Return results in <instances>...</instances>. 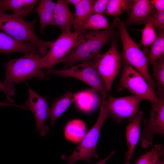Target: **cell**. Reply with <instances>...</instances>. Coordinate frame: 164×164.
<instances>
[{
	"instance_id": "1",
	"label": "cell",
	"mask_w": 164,
	"mask_h": 164,
	"mask_svg": "<svg viewBox=\"0 0 164 164\" xmlns=\"http://www.w3.org/2000/svg\"><path fill=\"white\" fill-rule=\"evenodd\" d=\"M120 21L116 18L104 30H86L79 33L75 50L63 62L66 69L79 62L93 60L103 46L115 36V28Z\"/></svg>"
},
{
	"instance_id": "2",
	"label": "cell",
	"mask_w": 164,
	"mask_h": 164,
	"mask_svg": "<svg viewBox=\"0 0 164 164\" xmlns=\"http://www.w3.org/2000/svg\"><path fill=\"white\" fill-rule=\"evenodd\" d=\"M37 21L30 22L14 14H7L0 11V30L18 41L29 43L36 46L40 54L47 52L53 41L40 39L34 32V26Z\"/></svg>"
},
{
	"instance_id": "3",
	"label": "cell",
	"mask_w": 164,
	"mask_h": 164,
	"mask_svg": "<svg viewBox=\"0 0 164 164\" xmlns=\"http://www.w3.org/2000/svg\"><path fill=\"white\" fill-rule=\"evenodd\" d=\"M42 56L37 54L25 55L5 63L4 65L5 71L4 83L10 86L32 77L43 79L45 74L41 70L43 68Z\"/></svg>"
},
{
	"instance_id": "4",
	"label": "cell",
	"mask_w": 164,
	"mask_h": 164,
	"mask_svg": "<svg viewBox=\"0 0 164 164\" xmlns=\"http://www.w3.org/2000/svg\"><path fill=\"white\" fill-rule=\"evenodd\" d=\"M108 117L107 110L102 101L99 115L94 125L87 132L72 153L69 156L62 155V159L67 161L68 164H75L80 160L90 163L91 157L97 158L96 146L100 131L104 122Z\"/></svg>"
},
{
	"instance_id": "5",
	"label": "cell",
	"mask_w": 164,
	"mask_h": 164,
	"mask_svg": "<svg viewBox=\"0 0 164 164\" xmlns=\"http://www.w3.org/2000/svg\"><path fill=\"white\" fill-rule=\"evenodd\" d=\"M117 27L122 40L123 52L121 57L123 63L140 73L154 89L155 82L149 70L147 57L129 35L123 22L120 21Z\"/></svg>"
},
{
	"instance_id": "6",
	"label": "cell",
	"mask_w": 164,
	"mask_h": 164,
	"mask_svg": "<svg viewBox=\"0 0 164 164\" xmlns=\"http://www.w3.org/2000/svg\"><path fill=\"white\" fill-rule=\"evenodd\" d=\"M43 72L44 74L51 73L61 77H72L80 80L100 92L102 100H105L108 96V91L94 67L92 60L81 62L77 65L63 70L50 69Z\"/></svg>"
},
{
	"instance_id": "7",
	"label": "cell",
	"mask_w": 164,
	"mask_h": 164,
	"mask_svg": "<svg viewBox=\"0 0 164 164\" xmlns=\"http://www.w3.org/2000/svg\"><path fill=\"white\" fill-rule=\"evenodd\" d=\"M118 48L116 40L113 39L109 50L104 54L99 53L92 60L108 91L111 90L113 83L121 69V57Z\"/></svg>"
},
{
	"instance_id": "8",
	"label": "cell",
	"mask_w": 164,
	"mask_h": 164,
	"mask_svg": "<svg viewBox=\"0 0 164 164\" xmlns=\"http://www.w3.org/2000/svg\"><path fill=\"white\" fill-rule=\"evenodd\" d=\"M79 33L62 32L52 43L47 53L41 57L43 68L51 69L57 64L64 62L75 50Z\"/></svg>"
},
{
	"instance_id": "9",
	"label": "cell",
	"mask_w": 164,
	"mask_h": 164,
	"mask_svg": "<svg viewBox=\"0 0 164 164\" xmlns=\"http://www.w3.org/2000/svg\"><path fill=\"white\" fill-rule=\"evenodd\" d=\"M124 63L118 89L125 88L141 98L146 100L152 103L158 100L154 89L149 84L142 76L128 64Z\"/></svg>"
},
{
	"instance_id": "10",
	"label": "cell",
	"mask_w": 164,
	"mask_h": 164,
	"mask_svg": "<svg viewBox=\"0 0 164 164\" xmlns=\"http://www.w3.org/2000/svg\"><path fill=\"white\" fill-rule=\"evenodd\" d=\"M158 100L152 103L149 119H144L142 132L140 135L141 145L144 149L152 146L154 135H164V92H158Z\"/></svg>"
},
{
	"instance_id": "11",
	"label": "cell",
	"mask_w": 164,
	"mask_h": 164,
	"mask_svg": "<svg viewBox=\"0 0 164 164\" xmlns=\"http://www.w3.org/2000/svg\"><path fill=\"white\" fill-rule=\"evenodd\" d=\"M142 100L141 98L132 95L119 97H110L102 101L109 117L119 123L124 118L129 119L138 114Z\"/></svg>"
},
{
	"instance_id": "12",
	"label": "cell",
	"mask_w": 164,
	"mask_h": 164,
	"mask_svg": "<svg viewBox=\"0 0 164 164\" xmlns=\"http://www.w3.org/2000/svg\"><path fill=\"white\" fill-rule=\"evenodd\" d=\"M29 94L24 105L28 110L32 111L34 115L36 124V131L42 136H45L49 131V127L46 123L50 115L48 99L39 95L31 88L29 90Z\"/></svg>"
},
{
	"instance_id": "13",
	"label": "cell",
	"mask_w": 164,
	"mask_h": 164,
	"mask_svg": "<svg viewBox=\"0 0 164 164\" xmlns=\"http://www.w3.org/2000/svg\"><path fill=\"white\" fill-rule=\"evenodd\" d=\"M19 52L24 55H40L38 49L31 43L18 41L0 31V53H9Z\"/></svg>"
},
{
	"instance_id": "14",
	"label": "cell",
	"mask_w": 164,
	"mask_h": 164,
	"mask_svg": "<svg viewBox=\"0 0 164 164\" xmlns=\"http://www.w3.org/2000/svg\"><path fill=\"white\" fill-rule=\"evenodd\" d=\"M74 18L65 0H58L56 3L51 25L60 28L62 32H71Z\"/></svg>"
},
{
	"instance_id": "15",
	"label": "cell",
	"mask_w": 164,
	"mask_h": 164,
	"mask_svg": "<svg viewBox=\"0 0 164 164\" xmlns=\"http://www.w3.org/2000/svg\"><path fill=\"white\" fill-rule=\"evenodd\" d=\"M143 113L139 111L135 116L128 119L129 123L126 128V137L128 150L126 153L127 161H129L133 155L135 147L140 137L141 122Z\"/></svg>"
},
{
	"instance_id": "16",
	"label": "cell",
	"mask_w": 164,
	"mask_h": 164,
	"mask_svg": "<svg viewBox=\"0 0 164 164\" xmlns=\"http://www.w3.org/2000/svg\"><path fill=\"white\" fill-rule=\"evenodd\" d=\"M132 3L126 21L128 24L144 23L147 18L156 12L150 0H135Z\"/></svg>"
},
{
	"instance_id": "17",
	"label": "cell",
	"mask_w": 164,
	"mask_h": 164,
	"mask_svg": "<svg viewBox=\"0 0 164 164\" xmlns=\"http://www.w3.org/2000/svg\"><path fill=\"white\" fill-rule=\"evenodd\" d=\"M37 0H2L0 1V11H9L24 19L31 12Z\"/></svg>"
},
{
	"instance_id": "18",
	"label": "cell",
	"mask_w": 164,
	"mask_h": 164,
	"mask_svg": "<svg viewBox=\"0 0 164 164\" xmlns=\"http://www.w3.org/2000/svg\"><path fill=\"white\" fill-rule=\"evenodd\" d=\"M97 92L92 88L77 93V98L75 102L77 108L86 112L94 111L102 101Z\"/></svg>"
},
{
	"instance_id": "19",
	"label": "cell",
	"mask_w": 164,
	"mask_h": 164,
	"mask_svg": "<svg viewBox=\"0 0 164 164\" xmlns=\"http://www.w3.org/2000/svg\"><path fill=\"white\" fill-rule=\"evenodd\" d=\"M77 93L67 92L56 100L50 108V125L53 126L56 120L67 109L69 106L77 99Z\"/></svg>"
},
{
	"instance_id": "20",
	"label": "cell",
	"mask_w": 164,
	"mask_h": 164,
	"mask_svg": "<svg viewBox=\"0 0 164 164\" xmlns=\"http://www.w3.org/2000/svg\"><path fill=\"white\" fill-rule=\"evenodd\" d=\"M39 1L36 9V12L39 16L40 32L42 33L47 26L51 25L56 3L51 0Z\"/></svg>"
},
{
	"instance_id": "21",
	"label": "cell",
	"mask_w": 164,
	"mask_h": 164,
	"mask_svg": "<svg viewBox=\"0 0 164 164\" xmlns=\"http://www.w3.org/2000/svg\"><path fill=\"white\" fill-rule=\"evenodd\" d=\"M87 132L85 123L82 120L75 119L69 121L64 131L65 138L73 142H80Z\"/></svg>"
},
{
	"instance_id": "22",
	"label": "cell",
	"mask_w": 164,
	"mask_h": 164,
	"mask_svg": "<svg viewBox=\"0 0 164 164\" xmlns=\"http://www.w3.org/2000/svg\"><path fill=\"white\" fill-rule=\"evenodd\" d=\"M94 0H81L75 6L74 15V22L73 28L74 32L78 33L81 31L82 24L93 12V5Z\"/></svg>"
},
{
	"instance_id": "23",
	"label": "cell",
	"mask_w": 164,
	"mask_h": 164,
	"mask_svg": "<svg viewBox=\"0 0 164 164\" xmlns=\"http://www.w3.org/2000/svg\"><path fill=\"white\" fill-rule=\"evenodd\" d=\"M110 25L107 19L104 15L92 14L83 23L80 32L87 30H98L105 29Z\"/></svg>"
},
{
	"instance_id": "24",
	"label": "cell",
	"mask_w": 164,
	"mask_h": 164,
	"mask_svg": "<svg viewBox=\"0 0 164 164\" xmlns=\"http://www.w3.org/2000/svg\"><path fill=\"white\" fill-rule=\"evenodd\" d=\"M164 54V31L158 32L156 38L152 44L147 57L148 64L152 65Z\"/></svg>"
},
{
	"instance_id": "25",
	"label": "cell",
	"mask_w": 164,
	"mask_h": 164,
	"mask_svg": "<svg viewBox=\"0 0 164 164\" xmlns=\"http://www.w3.org/2000/svg\"><path fill=\"white\" fill-rule=\"evenodd\" d=\"M164 155L163 146L157 144L152 147L151 150L139 157L135 164H157L159 158Z\"/></svg>"
},
{
	"instance_id": "26",
	"label": "cell",
	"mask_w": 164,
	"mask_h": 164,
	"mask_svg": "<svg viewBox=\"0 0 164 164\" xmlns=\"http://www.w3.org/2000/svg\"><path fill=\"white\" fill-rule=\"evenodd\" d=\"M132 2L128 0H109L104 12L106 15L115 16L126 11L129 13Z\"/></svg>"
},
{
	"instance_id": "27",
	"label": "cell",
	"mask_w": 164,
	"mask_h": 164,
	"mask_svg": "<svg viewBox=\"0 0 164 164\" xmlns=\"http://www.w3.org/2000/svg\"><path fill=\"white\" fill-rule=\"evenodd\" d=\"M144 24L145 27L141 31L142 33V43L144 46L143 52L145 54L149 53L148 47L155 41L157 34L149 20H146Z\"/></svg>"
},
{
	"instance_id": "28",
	"label": "cell",
	"mask_w": 164,
	"mask_h": 164,
	"mask_svg": "<svg viewBox=\"0 0 164 164\" xmlns=\"http://www.w3.org/2000/svg\"><path fill=\"white\" fill-rule=\"evenodd\" d=\"M153 75L156 80L159 91L164 92V57H161L152 64Z\"/></svg>"
},
{
	"instance_id": "29",
	"label": "cell",
	"mask_w": 164,
	"mask_h": 164,
	"mask_svg": "<svg viewBox=\"0 0 164 164\" xmlns=\"http://www.w3.org/2000/svg\"><path fill=\"white\" fill-rule=\"evenodd\" d=\"M149 20L154 29L158 32L164 31V11L156 12L149 16Z\"/></svg>"
},
{
	"instance_id": "30",
	"label": "cell",
	"mask_w": 164,
	"mask_h": 164,
	"mask_svg": "<svg viewBox=\"0 0 164 164\" xmlns=\"http://www.w3.org/2000/svg\"><path fill=\"white\" fill-rule=\"evenodd\" d=\"M108 0L94 1L93 5V12L94 14L103 15L109 3Z\"/></svg>"
},
{
	"instance_id": "31",
	"label": "cell",
	"mask_w": 164,
	"mask_h": 164,
	"mask_svg": "<svg viewBox=\"0 0 164 164\" xmlns=\"http://www.w3.org/2000/svg\"><path fill=\"white\" fill-rule=\"evenodd\" d=\"M0 89L4 92L8 102L12 103L14 102L12 97L15 93V89L13 85L7 86L0 80Z\"/></svg>"
},
{
	"instance_id": "32",
	"label": "cell",
	"mask_w": 164,
	"mask_h": 164,
	"mask_svg": "<svg viewBox=\"0 0 164 164\" xmlns=\"http://www.w3.org/2000/svg\"><path fill=\"white\" fill-rule=\"evenodd\" d=\"M150 2L155 9H156V12H161L164 11V0H150Z\"/></svg>"
},
{
	"instance_id": "33",
	"label": "cell",
	"mask_w": 164,
	"mask_h": 164,
	"mask_svg": "<svg viewBox=\"0 0 164 164\" xmlns=\"http://www.w3.org/2000/svg\"><path fill=\"white\" fill-rule=\"evenodd\" d=\"M115 150L112 151L105 158L101 161L94 164H105L108 160L111 158L115 154Z\"/></svg>"
},
{
	"instance_id": "34",
	"label": "cell",
	"mask_w": 164,
	"mask_h": 164,
	"mask_svg": "<svg viewBox=\"0 0 164 164\" xmlns=\"http://www.w3.org/2000/svg\"><path fill=\"white\" fill-rule=\"evenodd\" d=\"M13 106L21 108L24 109L25 107L24 105H20L12 103H7L0 101V107L2 106Z\"/></svg>"
},
{
	"instance_id": "35",
	"label": "cell",
	"mask_w": 164,
	"mask_h": 164,
	"mask_svg": "<svg viewBox=\"0 0 164 164\" xmlns=\"http://www.w3.org/2000/svg\"><path fill=\"white\" fill-rule=\"evenodd\" d=\"M81 0H65L67 3L71 4L73 5L74 6L76 5Z\"/></svg>"
},
{
	"instance_id": "36",
	"label": "cell",
	"mask_w": 164,
	"mask_h": 164,
	"mask_svg": "<svg viewBox=\"0 0 164 164\" xmlns=\"http://www.w3.org/2000/svg\"><path fill=\"white\" fill-rule=\"evenodd\" d=\"M157 164H164V156L161 157V160H159Z\"/></svg>"
},
{
	"instance_id": "37",
	"label": "cell",
	"mask_w": 164,
	"mask_h": 164,
	"mask_svg": "<svg viewBox=\"0 0 164 164\" xmlns=\"http://www.w3.org/2000/svg\"><path fill=\"white\" fill-rule=\"evenodd\" d=\"M129 161H127L124 164H130Z\"/></svg>"
},
{
	"instance_id": "38",
	"label": "cell",
	"mask_w": 164,
	"mask_h": 164,
	"mask_svg": "<svg viewBox=\"0 0 164 164\" xmlns=\"http://www.w3.org/2000/svg\"></svg>"
}]
</instances>
